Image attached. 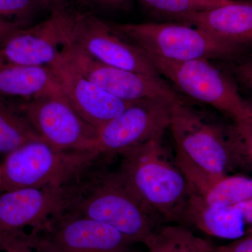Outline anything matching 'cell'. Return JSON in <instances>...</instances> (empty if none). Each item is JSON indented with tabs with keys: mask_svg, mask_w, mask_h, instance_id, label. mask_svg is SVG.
I'll use <instances>...</instances> for the list:
<instances>
[{
	"mask_svg": "<svg viewBox=\"0 0 252 252\" xmlns=\"http://www.w3.org/2000/svg\"><path fill=\"white\" fill-rule=\"evenodd\" d=\"M15 101L41 140L63 150L97 152V129L74 110L63 93Z\"/></svg>",
	"mask_w": 252,
	"mask_h": 252,
	"instance_id": "9c48e42d",
	"label": "cell"
},
{
	"mask_svg": "<svg viewBox=\"0 0 252 252\" xmlns=\"http://www.w3.org/2000/svg\"><path fill=\"white\" fill-rule=\"evenodd\" d=\"M248 103L250 104V107H251L252 110V97L251 100H250V102H248Z\"/></svg>",
	"mask_w": 252,
	"mask_h": 252,
	"instance_id": "4dcf8cb0",
	"label": "cell"
},
{
	"mask_svg": "<svg viewBox=\"0 0 252 252\" xmlns=\"http://www.w3.org/2000/svg\"><path fill=\"white\" fill-rule=\"evenodd\" d=\"M101 157L95 151L63 150L33 141L6 154L0 164V190L67 187Z\"/></svg>",
	"mask_w": 252,
	"mask_h": 252,
	"instance_id": "277c9868",
	"label": "cell"
},
{
	"mask_svg": "<svg viewBox=\"0 0 252 252\" xmlns=\"http://www.w3.org/2000/svg\"><path fill=\"white\" fill-rule=\"evenodd\" d=\"M179 22L243 46L252 45V0H231L215 9L189 15Z\"/></svg>",
	"mask_w": 252,
	"mask_h": 252,
	"instance_id": "9a60e30c",
	"label": "cell"
},
{
	"mask_svg": "<svg viewBox=\"0 0 252 252\" xmlns=\"http://www.w3.org/2000/svg\"><path fill=\"white\" fill-rule=\"evenodd\" d=\"M94 3L112 9H126L128 8L130 0H92Z\"/></svg>",
	"mask_w": 252,
	"mask_h": 252,
	"instance_id": "83f0119b",
	"label": "cell"
},
{
	"mask_svg": "<svg viewBox=\"0 0 252 252\" xmlns=\"http://www.w3.org/2000/svg\"><path fill=\"white\" fill-rule=\"evenodd\" d=\"M109 161L102 156L73 184L64 212L111 225L133 243L149 247L160 229V217L131 193L117 172L107 170Z\"/></svg>",
	"mask_w": 252,
	"mask_h": 252,
	"instance_id": "7a4b0ae2",
	"label": "cell"
},
{
	"mask_svg": "<svg viewBox=\"0 0 252 252\" xmlns=\"http://www.w3.org/2000/svg\"><path fill=\"white\" fill-rule=\"evenodd\" d=\"M0 251L34 252L28 243L26 233L23 230L16 233L0 235Z\"/></svg>",
	"mask_w": 252,
	"mask_h": 252,
	"instance_id": "cb8c5ba5",
	"label": "cell"
},
{
	"mask_svg": "<svg viewBox=\"0 0 252 252\" xmlns=\"http://www.w3.org/2000/svg\"><path fill=\"white\" fill-rule=\"evenodd\" d=\"M148 58L160 76L189 97L225 113L234 122L251 119V107L240 95L235 83L208 60L170 62Z\"/></svg>",
	"mask_w": 252,
	"mask_h": 252,
	"instance_id": "8992f818",
	"label": "cell"
},
{
	"mask_svg": "<svg viewBox=\"0 0 252 252\" xmlns=\"http://www.w3.org/2000/svg\"><path fill=\"white\" fill-rule=\"evenodd\" d=\"M51 67L68 102L97 130L134 102L122 100L104 91L81 74L63 54Z\"/></svg>",
	"mask_w": 252,
	"mask_h": 252,
	"instance_id": "5bb4252c",
	"label": "cell"
},
{
	"mask_svg": "<svg viewBox=\"0 0 252 252\" xmlns=\"http://www.w3.org/2000/svg\"><path fill=\"white\" fill-rule=\"evenodd\" d=\"M0 192H1V190H0Z\"/></svg>",
	"mask_w": 252,
	"mask_h": 252,
	"instance_id": "d6a6232c",
	"label": "cell"
},
{
	"mask_svg": "<svg viewBox=\"0 0 252 252\" xmlns=\"http://www.w3.org/2000/svg\"><path fill=\"white\" fill-rule=\"evenodd\" d=\"M147 252H213L214 247L179 225L160 228Z\"/></svg>",
	"mask_w": 252,
	"mask_h": 252,
	"instance_id": "d6986e66",
	"label": "cell"
},
{
	"mask_svg": "<svg viewBox=\"0 0 252 252\" xmlns=\"http://www.w3.org/2000/svg\"><path fill=\"white\" fill-rule=\"evenodd\" d=\"M176 165L190 190L203 196L239 166L233 126L212 121L180 98L172 104L170 126Z\"/></svg>",
	"mask_w": 252,
	"mask_h": 252,
	"instance_id": "6da1fadb",
	"label": "cell"
},
{
	"mask_svg": "<svg viewBox=\"0 0 252 252\" xmlns=\"http://www.w3.org/2000/svg\"><path fill=\"white\" fill-rule=\"evenodd\" d=\"M72 185L63 188H26L0 192V235L36 227L65 210Z\"/></svg>",
	"mask_w": 252,
	"mask_h": 252,
	"instance_id": "4fadbf2b",
	"label": "cell"
},
{
	"mask_svg": "<svg viewBox=\"0 0 252 252\" xmlns=\"http://www.w3.org/2000/svg\"><path fill=\"white\" fill-rule=\"evenodd\" d=\"M67 26L64 6L43 22L19 28L0 44V64L51 67L69 44Z\"/></svg>",
	"mask_w": 252,
	"mask_h": 252,
	"instance_id": "7c38bea8",
	"label": "cell"
},
{
	"mask_svg": "<svg viewBox=\"0 0 252 252\" xmlns=\"http://www.w3.org/2000/svg\"><path fill=\"white\" fill-rule=\"evenodd\" d=\"M246 225H250L248 233L252 232V198L243 203L238 204Z\"/></svg>",
	"mask_w": 252,
	"mask_h": 252,
	"instance_id": "f1b7e54d",
	"label": "cell"
},
{
	"mask_svg": "<svg viewBox=\"0 0 252 252\" xmlns=\"http://www.w3.org/2000/svg\"><path fill=\"white\" fill-rule=\"evenodd\" d=\"M34 252H132L133 242L98 220L63 213L26 233Z\"/></svg>",
	"mask_w": 252,
	"mask_h": 252,
	"instance_id": "52a82bcc",
	"label": "cell"
},
{
	"mask_svg": "<svg viewBox=\"0 0 252 252\" xmlns=\"http://www.w3.org/2000/svg\"><path fill=\"white\" fill-rule=\"evenodd\" d=\"M62 92L57 75L49 66L0 64V97L28 100Z\"/></svg>",
	"mask_w": 252,
	"mask_h": 252,
	"instance_id": "2e32d148",
	"label": "cell"
},
{
	"mask_svg": "<svg viewBox=\"0 0 252 252\" xmlns=\"http://www.w3.org/2000/svg\"><path fill=\"white\" fill-rule=\"evenodd\" d=\"M247 123H248V124H250V125L252 127V117L251 118V119H250V120L249 121V122H247Z\"/></svg>",
	"mask_w": 252,
	"mask_h": 252,
	"instance_id": "1f68e13d",
	"label": "cell"
},
{
	"mask_svg": "<svg viewBox=\"0 0 252 252\" xmlns=\"http://www.w3.org/2000/svg\"><path fill=\"white\" fill-rule=\"evenodd\" d=\"M68 36L69 44L99 62L161 77L140 48L94 14L68 11Z\"/></svg>",
	"mask_w": 252,
	"mask_h": 252,
	"instance_id": "ba28073f",
	"label": "cell"
},
{
	"mask_svg": "<svg viewBox=\"0 0 252 252\" xmlns=\"http://www.w3.org/2000/svg\"><path fill=\"white\" fill-rule=\"evenodd\" d=\"M233 130L240 167L252 168V127L247 122H234Z\"/></svg>",
	"mask_w": 252,
	"mask_h": 252,
	"instance_id": "603a6c76",
	"label": "cell"
},
{
	"mask_svg": "<svg viewBox=\"0 0 252 252\" xmlns=\"http://www.w3.org/2000/svg\"><path fill=\"white\" fill-rule=\"evenodd\" d=\"M232 72L237 79L252 93V54L235 64Z\"/></svg>",
	"mask_w": 252,
	"mask_h": 252,
	"instance_id": "d4e9b609",
	"label": "cell"
},
{
	"mask_svg": "<svg viewBox=\"0 0 252 252\" xmlns=\"http://www.w3.org/2000/svg\"><path fill=\"white\" fill-rule=\"evenodd\" d=\"M41 8L45 9L41 0H0V16L27 27L29 18Z\"/></svg>",
	"mask_w": 252,
	"mask_h": 252,
	"instance_id": "7402d4cb",
	"label": "cell"
},
{
	"mask_svg": "<svg viewBox=\"0 0 252 252\" xmlns=\"http://www.w3.org/2000/svg\"><path fill=\"white\" fill-rule=\"evenodd\" d=\"M162 136L119 154L117 172L131 193L149 210L167 221L184 220L190 189L180 169L168 160Z\"/></svg>",
	"mask_w": 252,
	"mask_h": 252,
	"instance_id": "3957f363",
	"label": "cell"
},
{
	"mask_svg": "<svg viewBox=\"0 0 252 252\" xmlns=\"http://www.w3.org/2000/svg\"><path fill=\"white\" fill-rule=\"evenodd\" d=\"M175 102L149 99L132 102L97 130L96 150L110 160L126 149L163 136Z\"/></svg>",
	"mask_w": 252,
	"mask_h": 252,
	"instance_id": "30bf717a",
	"label": "cell"
},
{
	"mask_svg": "<svg viewBox=\"0 0 252 252\" xmlns=\"http://www.w3.org/2000/svg\"><path fill=\"white\" fill-rule=\"evenodd\" d=\"M213 252H252V232L229 244L214 248Z\"/></svg>",
	"mask_w": 252,
	"mask_h": 252,
	"instance_id": "484cf974",
	"label": "cell"
},
{
	"mask_svg": "<svg viewBox=\"0 0 252 252\" xmlns=\"http://www.w3.org/2000/svg\"><path fill=\"white\" fill-rule=\"evenodd\" d=\"M22 27L17 23L11 22L0 16V44L6 40L15 31Z\"/></svg>",
	"mask_w": 252,
	"mask_h": 252,
	"instance_id": "4316f807",
	"label": "cell"
},
{
	"mask_svg": "<svg viewBox=\"0 0 252 252\" xmlns=\"http://www.w3.org/2000/svg\"><path fill=\"white\" fill-rule=\"evenodd\" d=\"M203 198L208 205L229 207L252 198V179L244 176H226L215 184Z\"/></svg>",
	"mask_w": 252,
	"mask_h": 252,
	"instance_id": "ffe728a7",
	"label": "cell"
},
{
	"mask_svg": "<svg viewBox=\"0 0 252 252\" xmlns=\"http://www.w3.org/2000/svg\"><path fill=\"white\" fill-rule=\"evenodd\" d=\"M63 56L86 77L122 100L160 99L174 102L180 97L161 77L104 64L72 44L64 47Z\"/></svg>",
	"mask_w": 252,
	"mask_h": 252,
	"instance_id": "8fae6325",
	"label": "cell"
},
{
	"mask_svg": "<svg viewBox=\"0 0 252 252\" xmlns=\"http://www.w3.org/2000/svg\"><path fill=\"white\" fill-rule=\"evenodd\" d=\"M184 220L217 238L235 240L247 234V225L238 205L212 206L191 190Z\"/></svg>",
	"mask_w": 252,
	"mask_h": 252,
	"instance_id": "e0dca14e",
	"label": "cell"
},
{
	"mask_svg": "<svg viewBox=\"0 0 252 252\" xmlns=\"http://www.w3.org/2000/svg\"><path fill=\"white\" fill-rule=\"evenodd\" d=\"M36 140H41L16 101L0 97V154H9Z\"/></svg>",
	"mask_w": 252,
	"mask_h": 252,
	"instance_id": "ac0fdd59",
	"label": "cell"
},
{
	"mask_svg": "<svg viewBox=\"0 0 252 252\" xmlns=\"http://www.w3.org/2000/svg\"><path fill=\"white\" fill-rule=\"evenodd\" d=\"M109 23L147 56L170 62L232 59L245 46L184 23Z\"/></svg>",
	"mask_w": 252,
	"mask_h": 252,
	"instance_id": "5b68a950",
	"label": "cell"
},
{
	"mask_svg": "<svg viewBox=\"0 0 252 252\" xmlns=\"http://www.w3.org/2000/svg\"><path fill=\"white\" fill-rule=\"evenodd\" d=\"M152 12L175 20L177 22L189 15L228 4L231 0H140Z\"/></svg>",
	"mask_w": 252,
	"mask_h": 252,
	"instance_id": "44dd1931",
	"label": "cell"
},
{
	"mask_svg": "<svg viewBox=\"0 0 252 252\" xmlns=\"http://www.w3.org/2000/svg\"><path fill=\"white\" fill-rule=\"evenodd\" d=\"M64 1L65 0H41L45 9H50L51 11L64 7Z\"/></svg>",
	"mask_w": 252,
	"mask_h": 252,
	"instance_id": "f546056e",
	"label": "cell"
}]
</instances>
